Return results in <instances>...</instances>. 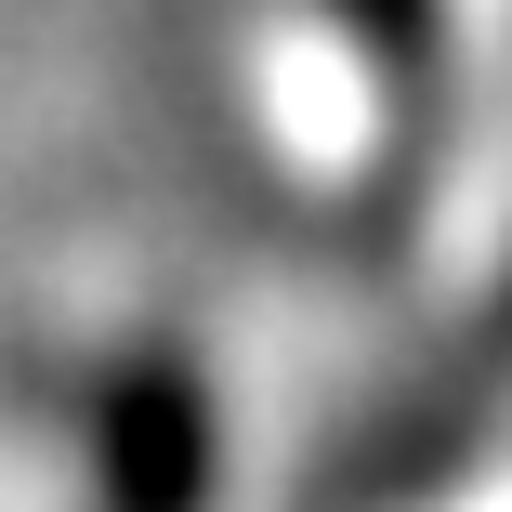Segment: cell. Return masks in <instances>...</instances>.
Wrapping results in <instances>:
<instances>
[{"label": "cell", "mask_w": 512, "mask_h": 512, "mask_svg": "<svg viewBox=\"0 0 512 512\" xmlns=\"http://www.w3.org/2000/svg\"><path fill=\"white\" fill-rule=\"evenodd\" d=\"M499 434H512V276L302 460V512H434Z\"/></svg>", "instance_id": "obj_1"}, {"label": "cell", "mask_w": 512, "mask_h": 512, "mask_svg": "<svg viewBox=\"0 0 512 512\" xmlns=\"http://www.w3.org/2000/svg\"><path fill=\"white\" fill-rule=\"evenodd\" d=\"M66 421H79V460H92V512H211L224 421H211V381H197L184 342L92 355L66 381Z\"/></svg>", "instance_id": "obj_2"}, {"label": "cell", "mask_w": 512, "mask_h": 512, "mask_svg": "<svg viewBox=\"0 0 512 512\" xmlns=\"http://www.w3.org/2000/svg\"><path fill=\"white\" fill-rule=\"evenodd\" d=\"M329 14L368 53V92H394V119L421 132L434 119V79H447V0H329Z\"/></svg>", "instance_id": "obj_3"}]
</instances>
